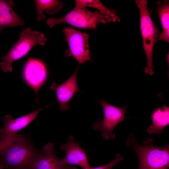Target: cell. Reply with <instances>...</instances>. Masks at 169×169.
I'll return each instance as SVG.
<instances>
[{
	"mask_svg": "<svg viewBox=\"0 0 169 169\" xmlns=\"http://www.w3.org/2000/svg\"><path fill=\"white\" fill-rule=\"evenodd\" d=\"M41 152L28 137L18 134L0 151V162L5 169H32Z\"/></svg>",
	"mask_w": 169,
	"mask_h": 169,
	"instance_id": "1",
	"label": "cell"
},
{
	"mask_svg": "<svg viewBox=\"0 0 169 169\" xmlns=\"http://www.w3.org/2000/svg\"><path fill=\"white\" fill-rule=\"evenodd\" d=\"M127 147H133L138 156L139 165L138 169H167L169 167V146L156 147L153 140L147 139L144 145L139 144L132 134L127 136Z\"/></svg>",
	"mask_w": 169,
	"mask_h": 169,
	"instance_id": "2",
	"label": "cell"
},
{
	"mask_svg": "<svg viewBox=\"0 0 169 169\" xmlns=\"http://www.w3.org/2000/svg\"><path fill=\"white\" fill-rule=\"evenodd\" d=\"M120 18L105 15L99 11L91 12L85 7L75 6L69 13L59 18H50L46 23L50 28L55 25L65 23L80 28L96 29L97 25L119 22Z\"/></svg>",
	"mask_w": 169,
	"mask_h": 169,
	"instance_id": "3",
	"label": "cell"
},
{
	"mask_svg": "<svg viewBox=\"0 0 169 169\" xmlns=\"http://www.w3.org/2000/svg\"><path fill=\"white\" fill-rule=\"evenodd\" d=\"M47 41L44 35L39 31H33L30 27L24 29L20 33L19 39L2 57L1 68L5 72H12L14 62L25 56L36 45H44Z\"/></svg>",
	"mask_w": 169,
	"mask_h": 169,
	"instance_id": "4",
	"label": "cell"
},
{
	"mask_svg": "<svg viewBox=\"0 0 169 169\" xmlns=\"http://www.w3.org/2000/svg\"><path fill=\"white\" fill-rule=\"evenodd\" d=\"M135 2L139 10L140 29L147 59V65L144 70L147 74L152 75L154 73L152 61L153 48L158 38V29L151 19L147 6V1L136 0Z\"/></svg>",
	"mask_w": 169,
	"mask_h": 169,
	"instance_id": "5",
	"label": "cell"
},
{
	"mask_svg": "<svg viewBox=\"0 0 169 169\" xmlns=\"http://www.w3.org/2000/svg\"><path fill=\"white\" fill-rule=\"evenodd\" d=\"M99 103L103 111L104 119L103 121L99 120L95 123L93 128L101 132L104 139H114L115 136L113 133L114 129L119 123L129 118L125 116L126 107H117L102 99Z\"/></svg>",
	"mask_w": 169,
	"mask_h": 169,
	"instance_id": "6",
	"label": "cell"
},
{
	"mask_svg": "<svg viewBox=\"0 0 169 169\" xmlns=\"http://www.w3.org/2000/svg\"><path fill=\"white\" fill-rule=\"evenodd\" d=\"M63 32L69 48V50L65 52V57H73L79 64L92 61L89 49V35L70 27L65 28Z\"/></svg>",
	"mask_w": 169,
	"mask_h": 169,
	"instance_id": "7",
	"label": "cell"
},
{
	"mask_svg": "<svg viewBox=\"0 0 169 169\" xmlns=\"http://www.w3.org/2000/svg\"><path fill=\"white\" fill-rule=\"evenodd\" d=\"M22 77L25 84L35 92V101L38 103V91L46 83L49 78L45 64L38 59L28 58L23 67Z\"/></svg>",
	"mask_w": 169,
	"mask_h": 169,
	"instance_id": "8",
	"label": "cell"
},
{
	"mask_svg": "<svg viewBox=\"0 0 169 169\" xmlns=\"http://www.w3.org/2000/svg\"><path fill=\"white\" fill-rule=\"evenodd\" d=\"M50 105L15 119H13L9 114L5 115L3 118L4 125L0 128V141L9 140L13 138L19 131L34 120L41 111Z\"/></svg>",
	"mask_w": 169,
	"mask_h": 169,
	"instance_id": "9",
	"label": "cell"
},
{
	"mask_svg": "<svg viewBox=\"0 0 169 169\" xmlns=\"http://www.w3.org/2000/svg\"><path fill=\"white\" fill-rule=\"evenodd\" d=\"M79 65L75 72L66 81L60 84L53 82L50 86V89L56 93L57 101L59 104V109L62 111L69 110L68 103L75 94L82 92L78 86L77 73Z\"/></svg>",
	"mask_w": 169,
	"mask_h": 169,
	"instance_id": "10",
	"label": "cell"
},
{
	"mask_svg": "<svg viewBox=\"0 0 169 169\" xmlns=\"http://www.w3.org/2000/svg\"><path fill=\"white\" fill-rule=\"evenodd\" d=\"M60 149L65 153V156L62 159V164L77 165L82 169H90L92 167L85 151L80 143L74 140L72 136H69L68 142L62 144Z\"/></svg>",
	"mask_w": 169,
	"mask_h": 169,
	"instance_id": "11",
	"label": "cell"
},
{
	"mask_svg": "<svg viewBox=\"0 0 169 169\" xmlns=\"http://www.w3.org/2000/svg\"><path fill=\"white\" fill-rule=\"evenodd\" d=\"M62 159L56 155L54 144L48 143L43 148L34 163L32 169H77L73 166L62 164Z\"/></svg>",
	"mask_w": 169,
	"mask_h": 169,
	"instance_id": "12",
	"label": "cell"
},
{
	"mask_svg": "<svg viewBox=\"0 0 169 169\" xmlns=\"http://www.w3.org/2000/svg\"><path fill=\"white\" fill-rule=\"evenodd\" d=\"M14 5L12 0H0V33L7 27L25 25V21L14 12Z\"/></svg>",
	"mask_w": 169,
	"mask_h": 169,
	"instance_id": "13",
	"label": "cell"
},
{
	"mask_svg": "<svg viewBox=\"0 0 169 169\" xmlns=\"http://www.w3.org/2000/svg\"><path fill=\"white\" fill-rule=\"evenodd\" d=\"M152 124L147 129L149 134H160L169 124V107L164 105L157 107L151 114Z\"/></svg>",
	"mask_w": 169,
	"mask_h": 169,
	"instance_id": "14",
	"label": "cell"
},
{
	"mask_svg": "<svg viewBox=\"0 0 169 169\" xmlns=\"http://www.w3.org/2000/svg\"><path fill=\"white\" fill-rule=\"evenodd\" d=\"M156 12L159 18L162 31L158 40H163L169 42V2L167 0L157 2Z\"/></svg>",
	"mask_w": 169,
	"mask_h": 169,
	"instance_id": "15",
	"label": "cell"
},
{
	"mask_svg": "<svg viewBox=\"0 0 169 169\" xmlns=\"http://www.w3.org/2000/svg\"><path fill=\"white\" fill-rule=\"evenodd\" d=\"M34 2L36 7L37 19L38 21L45 19L46 16L43 13L44 10L49 14H55L61 10L63 5L61 1L58 0H35Z\"/></svg>",
	"mask_w": 169,
	"mask_h": 169,
	"instance_id": "16",
	"label": "cell"
},
{
	"mask_svg": "<svg viewBox=\"0 0 169 169\" xmlns=\"http://www.w3.org/2000/svg\"><path fill=\"white\" fill-rule=\"evenodd\" d=\"M75 6L79 7H91L97 9L102 13L109 16L119 18L116 15V11L115 9H110L105 6L101 2L98 0H75Z\"/></svg>",
	"mask_w": 169,
	"mask_h": 169,
	"instance_id": "17",
	"label": "cell"
},
{
	"mask_svg": "<svg viewBox=\"0 0 169 169\" xmlns=\"http://www.w3.org/2000/svg\"><path fill=\"white\" fill-rule=\"evenodd\" d=\"M123 159V156L120 154H117L116 155L115 158L108 163L98 167L92 166L90 169H111L115 165L122 161Z\"/></svg>",
	"mask_w": 169,
	"mask_h": 169,
	"instance_id": "18",
	"label": "cell"
},
{
	"mask_svg": "<svg viewBox=\"0 0 169 169\" xmlns=\"http://www.w3.org/2000/svg\"><path fill=\"white\" fill-rule=\"evenodd\" d=\"M8 143L7 141H0V151H1Z\"/></svg>",
	"mask_w": 169,
	"mask_h": 169,
	"instance_id": "19",
	"label": "cell"
},
{
	"mask_svg": "<svg viewBox=\"0 0 169 169\" xmlns=\"http://www.w3.org/2000/svg\"><path fill=\"white\" fill-rule=\"evenodd\" d=\"M3 168H3L2 165L0 162V169H3Z\"/></svg>",
	"mask_w": 169,
	"mask_h": 169,
	"instance_id": "20",
	"label": "cell"
}]
</instances>
